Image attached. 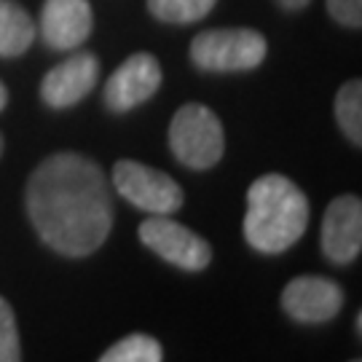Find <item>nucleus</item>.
<instances>
[{
	"label": "nucleus",
	"instance_id": "f257e3e1",
	"mask_svg": "<svg viewBox=\"0 0 362 362\" xmlns=\"http://www.w3.org/2000/svg\"><path fill=\"white\" fill-rule=\"evenodd\" d=\"M33 228L54 252L86 258L113 228L110 180L100 164L81 153H54L30 175L25 191Z\"/></svg>",
	"mask_w": 362,
	"mask_h": 362
},
{
	"label": "nucleus",
	"instance_id": "f03ea898",
	"mask_svg": "<svg viewBox=\"0 0 362 362\" xmlns=\"http://www.w3.org/2000/svg\"><path fill=\"white\" fill-rule=\"evenodd\" d=\"M309 226V199L285 175H260L247 191L245 239L263 255H279L296 245Z\"/></svg>",
	"mask_w": 362,
	"mask_h": 362
},
{
	"label": "nucleus",
	"instance_id": "7ed1b4c3",
	"mask_svg": "<svg viewBox=\"0 0 362 362\" xmlns=\"http://www.w3.org/2000/svg\"><path fill=\"white\" fill-rule=\"evenodd\" d=\"M169 148L188 169H212L226 153V132L220 118L202 103H188L172 116Z\"/></svg>",
	"mask_w": 362,
	"mask_h": 362
},
{
	"label": "nucleus",
	"instance_id": "20e7f679",
	"mask_svg": "<svg viewBox=\"0 0 362 362\" xmlns=\"http://www.w3.org/2000/svg\"><path fill=\"white\" fill-rule=\"evenodd\" d=\"M269 43L252 27H215L191 43V62L204 73H245L266 59Z\"/></svg>",
	"mask_w": 362,
	"mask_h": 362
},
{
	"label": "nucleus",
	"instance_id": "39448f33",
	"mask_svg": "<svg viewBox=\"0 0 362 362\" xmlns=\"http://www.w3.org/2000/svg\"><path fill=\"white\" fill-rule=\"evenodd\" d=\"M113 185L132 207L148 215H175L185 199L180 182L172 175L132 158H121L113 167Z\"/></svg>",
	"mask_w": 362,
	"mask_h": 362
},
{
	"label": "nucleus",
	"instance_id": "423d86ee",
	"mask_svg": "<svg viewBox=\"0 0 362 362\" xmlns=\"http://www.w3.org/2000/svg\"><path fill=\"white\" fill-rule=\"evenodd\" d=\"M137 236L151 252L182 272H204L212 263V247L207 239L172 220V215H151L140 223Z\"/></svg>",
	"mask_w": 362,
	"mask_h": 362
},
{
	"label": "nucleus",
	"instance_id": "0eeeda50",
	"mask_svg": "<svg viewBox=\"0 0 362 362\" xmlns=\"http://www.w3.org/2000/svg\"><path fill=\"white\" fill-rule=\"evenodd\" d=\"M161 65L153 54L137 52L127 57L116 73L107 78L105 83V107L110 113H129L137 105L148 103L156 91L161 89Z\"/></svg>",
	"mask_w": 362,
	"mask_h": 362
},
{
	"label": "nucleus",
	"instance_id": "6e6552de",
	"mask_svg": "<svg viewBox=\"0 0 362 362\" xmlns=\"http://www.w3.org/2000/svg\"><path fill=\"white\" fill-rule=\"evenodd\" d=\"M282 309L300 325H325L344 309V290L338 282L317 274L296 276L282 290Z\"/></svg>",
	"mask_w": 362,
	"mask_h": 362
},
{
	"label": "nucleus",
	"instance_id": "1a4fd4ad",
	"mask_svg": "<svg viewBox=\"0 0 362 362\" xmlns=\"http://www.w3.org/2000/svg\"><path fill=\"white\" fill-rule=\"evenodd\" d=\"M100 78V59L91 52H76L54 65L40 81V100L54 110H67L91 94Z\"/></svg>",
	"mask_w": 362,
	"mask_h": 362
},
{
	"label": "nucleus",
	"instance_id": "9d476101",
	"mask_svg": "<svg viewBox=\"0 0 362 362\" xmlns=\"http://www.w3.org/2000/svg\"><path fill=\"white\" fill-rule=\"evenodd\" d=\"M362 250V202L360 196L333 199L322 218V252L336 266H349Z\"/></svg>",
	"mask_w": 362,
	"mask_h": 362
},
{
	"label": "nucleus",
	"instance_id": "9b49d317",
	"mask_svg": "<svg viewBox=\"0 0 362 362\" xmlns=\"http://www.w3.org/2000/svg\"><path fill=\"white\" fill-rule=\"evenodd\" d=\"M94 27L89 0H46L40 8L38 33L54 52H73L83 46Z\"/></svg>",
	"mask_w": 362,
	"mask_h": 362
},
{
	"label": "nucleus",
	"instance_id": "f8f14e48",
	"mask_svg": "<svg viewBox=\"0 0 362 362\" xmlns=\"http://www.w3.org/2000/svg\"><path fill=\"white\" fill-rule=\"evenodd\" d=\"M35 40V22L16 0H0V57H22Z\"/></svg>",
	"mask_w": 362,
	"mask_h": 362
},
{
	"label": "nucleus",
	"instance_id": "ddd939ff",
	"mask_svg": "<svg viewBox=\"0 0 362 362\" xmlns=\"http://www.w3.org/2000/svg\"><path fill=\"white\" fill-rule=\"evenodd\" d=\"M336 121L344 134L360 148L362 145V83L349 81L336 94Z\"/></svg>",
	"mask_w": 362,
	"mask_h": 362
},
{
	"label": "nucleus",
	"instance_id": "4468645a",
	"mask_svg": "<svg viewBox=\"0 0 362 362\" xmlns=\"http://www.w3.org/2000/svg\"><path fill=\"white\" fill-rule=\"evenodd\" d=\"M218 0H148V11L167 25H194L202 22Z\"/></svg>",
	"mask_w": 362,
	"mask_h": 362
},
{
	"label": "nucleus",
	"instance_id": "2eb2a0df",
	"mask_svg": "<svg viewBox=\"0 0 362 362\" xmlns=\"http://www.w3.org/2000/svg\"><path fill=\"white\" fill-rule=\"evenodd\" d=\"M103 362H161L164 360V349L153 336L145 333H132V336L121 338L105 351Z\"/></svg>",
	"mask_w": 362,
	"mask_h": 362
},
{
	"label": "nucleus",
	"instance_id": "dca6fc26",
	"mask_svg": "<svg viewBox=\"0 0 362 362\" xmlns=\"http://www.w3.org/2000/svg\"><path fill=\"white\" fill-rule=\"evenodd\" d=\"M22 360V341L13 320V309L8 300L0 296V362H19Z\"/></svg>",
	"mask_w": 362,
	"mask_h": 362
},
{
	"label": "nucleus",
	"instance_id": "f3484780",
	"mask_svg": "<svg viewBox=\"0 0 362 362\" xmlns=\"http://www.w3.org/2000/svg\"><path fill=\"white\" fill-rule=\"evenodd\" d=\"M327 13L338 25L357 30L362 25V0H327Z\"/></svg>",
	"mask_w": 362,
	"mask_h": 362
},
{
	"label": "nucleus",
	"instance_id": "a211bd4d",
	"mask_svg": "<svg viewBox=\"0 0 362 362\" xmlns=\"http://www.w3.org/2000/svg\"><path fill=\"white\" fill-rule=\"evenodd\" d=\"M285 11H300V8H306L311 0H276Z\"/></svg>",
	"mask_w": 362,
	"mask_h": 362
},
{
	"label": "nucleus",
	"instance_id": "6ab92c4d",
	"mask_svg": "<svg viewBox=\"0 0 362 362\" xmlns=\"http://www.w3.org/2000/svg\"><path fill=\"white\" fill-rule=\"evenodd\" d=\"M6 105H8V89H6V86H3V81H0V110H3Z\"/></svg>",
	"mask_w": 362,
	"mask_h": 362
},
{
	"label": "nucleus",
	"instance_id": "aec40b11",
	"mask_svg": "<svg viewBox=\"0 0 362 362\" xmlns=\"http://www.w3.org/2000/svg\"><path fill=\"white\" fill-rule=\"evenodd\" d=\"M3 148H6V143H3V134H0V156H3Z\"/></svg>",
	"mask_w": 362,
	"mask_h": 362
}]
</instances>
